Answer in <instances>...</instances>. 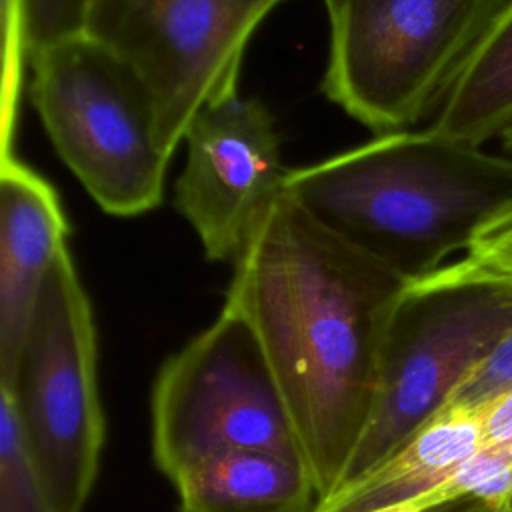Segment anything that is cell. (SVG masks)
<instances>
[{
	"label": "cell",
	"mask_w": 512,
	"mask_h": 512,
	"mask_svg": "<svg viewBox=\"0 0 512 512\" xmlns=\"http://www.w3.org/2000/svg\"><path fill=\"white\" fill-rule=\"evenodd\" d=\"M408 282L316 224L284 190L234 262L224 306L256 334L322 502L370 418Z\"/></svg>",
	"instance_id": "obj_1"
},
{
	"label": "cell",
	"mask_w": 512,
	"mask_h": 512,
	"mask_svg": "<svg viewBox=\"0 0 512 512\" xmlns=\"http://www.w3.org/2000/svg\"><path fill=\"white\" fill-rule=\"evenodd\" d=\"M282 190L332 236L414 282L512 210V160L432 128L402 130L288 170Z\"/></svg>",
	"instance_id": "obj_2"
},
{
	"label": "cell",
	"mask_w": 512,
	"mask_h": 512,
	"mask_svg": "<svg viewBox=\"0 0 512 512\" xmlns=\"http://www.w3.org/2000/svg\"><path fill=\"white\" fill-rule=\"evenodd\" d=\"M510 330L512 278L470 256L408 282L386 330L374 406L340 488L432 420Z\"/></svg>",
	"instance_id": "obj_3"
},
{
	"label": "cell",
	"mask_w": 512,
	"mask_h": 512,
	"mask_svg": "<svg viewBox=\"0 0 512 512\" xmlns=\"http://www.w3.org/2000/svg\"><path fill=\"white\" fill-rule=\"evenodd\" d=\"M324 94L378 134L438 114L510 0H324Z\"/></svg>",
	"instance_id": "obj_4"
},
{
	"label": "cell",
	"mask_w": 512,
	"mask_h": 512,
	"mask_svg": "<svg viewBox=\"0 0 512 512\" xmlns=\"http://www.w3.org/2000/svg\"><path fill=\"white\" fill-rule=\"evenodd\" d=\"M30 64L40 122L92 200L114 216L156 208L172 156L130 66L86 32L42 48Z\"/></svg>",
	"instance_id": "obj_5"
},
{
	"label": "cell",
	"mask_w": 512,
	"mask_h": 512,
	"mask_svg": "<svg viewBox=\"0 0 512 512\" xmlns=\"http://www.w3.org/2000/svg\"><path fill=\"white\" fill-rule=\"evenodd\" d=\"M14 402L34 466L60 512H82L100 468L104 412L96 326L68 246L40 290L14 376Z\"/></svg>",
	"instance_id": "obj_6"
},
{
	"label": "cell",
	"mask_w": 512,
	"mask_h": 512,
	"mask_svg": "<svg viewBox=\"0 0 512 512\" xmlns=\"http://www.w3.org/2000/svg\"><path fill=\"white\" fill-rule=\"evenodd\" d=\"M150 412L152 454L170 482L226 450H268L304 460L262 346L228 306L162 364Z\"/></svg>",
	"instance_id": "obj_7"
},
{
	"label": "cell",
	"mask_w": 512,
	"mask_h": 512,
	"mask_svg": "<svg viewBox=\"0 0 512 512\" xmlns=\"http://www.w3.org/2000/svg\"><path fill=\"white\" fill-rule=\"evenodd\" d=\"M280 0H92L84 32L148 90L172 156L192 118L238 90L246 44Z\"/></svg>",
	"instance_id": "obj_8"
},
{
	"label": "cell",
	"mask_w": 512,
	"mask_h": 512,
	"mask_svg": "<svg viewBox=\"0 0 512 512\" xmlns=\"http://www.w3.org/2000/svg\"><path fill=\"white\" fill-rule=\"evenodd\" d=\"M174 206L214 262H236L284 188L288 170L268 108L224 94L192 118Z\"/></svg>",
	"instance_id": "obj_9"
},
{
	"label": "cell",
	"mask_w": 512,
	"mask_h": 512,
	"mask_svg": "<svg viewBox=\"0 0 512 512\" xmlns=\"http://www.w3.org/2000/svg\"><path fill=\"white\" fill-rule=\"evenodd\" d=\"M66 236L68 222L50 182L14 154H2L0 382L14 376L40 290Z\"/></svg>",
	"instance_id": "obj_10"
},
{
	"label": "cell",
	"mask_w": 512,
	"mask_h": 512,
	"mask_svg": "<svg viewBox=\"0 0 512 512\" xmlns=\"http://www.w3.org/2000/svg\"><path fill=\"white\" fill-rule=\"evenodd\" d=\"M482 446L476 408L444 406L400 448L316 512H412Z\"/></svg>",
	"instance_id": "obj_11"
},
{
	"label": "cell",
	"mask_w": 512,
	"mask_h": 512,
	"mask_svg": "<svg viewBox=\"0 0 512 512\" xmlns=\"http://www.w3.org/2000/svg\"><path fill=\"white\" fill-rule=\"evenodd\" d=\"M180 512H316L322 496L308 464L268 450H226L180 472Z\"/></svg>",
	"instance_id": "obj_12"
},
{
	"label": "cell",
	"mask_w": 512,
	"mask_h": 512,
	"mask_svg": "<svg viewBox=\"0 0 512 512\" xmlns=\"http://www.w3.org/2000/svg\"><path fill=\"white\" fill-rule=\"evenodd\" d=\"M512 122V0L492 22L432 130L474 146L500 136Z\"/></svg>",
	"instance_id": "obj_13"
},
{
	"label": "cell",
	"mask_w": 512,
	"mask_h": 512,
	"mask_svg": "<svg viewBox=\"0 0 512 512\" xmlns=\"http://www.w3.org/2000/svg\"><path fill=\"white\" fill-rule=\"evenodd\" d=\"M0 512H60L34 466L6 390H0Z\"/></svg>",
	"instance_id": "obj_14"
},
{
	"label": "cell",
	"mask_w": 512,
	"mask_h": 512,
	"mask_svg": "<svg viewBox=\"0 0 512 512\" xmlns=\"http://www.w3.org/2000/svg\"><path fill=\"white\" fill-rule=\"evenodd\" d=\"M92 0H6L8 44L18 60L84 32Z\"/></svg>",
	"instance_id": "obj_15"
},
{
	"label": "cell",
	"mask_w": 512,
	"mask_h": 512,
	"mask_svg": "<svg viewBox=\"0 0 512 512\" xmlns=\"http://www.w3.org/2000/svg\"><path fill=\"white\" fill-rule=\"evenodd\" d=\"M512 496V454L480 446L412 512H428L446 504L476 500L500 512Z\"/></svg>",
	"instance_id": "obj_16"
},
{
	"label": "cell",
	"mask_w": 512,
	"mask_h": 512,
	"mask_svg": "<svg viewBox=\"0 0 512 512\" xmlns=\"http://www.w3.org/2000/svg\"><path fill=\"white\" fill-rule=\"evenodd\" d=\"M466 256L512 278V210L490 222L472 242Z\"/></svg>",
	"instance_id": "obj_17"
},
{
	"label": "cell",
	"mask_w": 512,
	"mask_h": 512,
	"mask_svg": "<svg viewBox=\"0 0 512 512\" xmlns=\"http://www.w3.org/2000/svg\"><path fill=\"white\" fill-rule=\"evenodd\" d=\"M482 446L512 454V388L476 406Z\"/></svg>",
	"instance_id": "obj_18"
},
{
	"label": "cell",
	"mask_w": 512,
	"mask_h": 512,
	"mask_svg": "<svg viewBox=\"0 0 512 512\" xmlns=\"http://www.w3.org/2000/svg\"><path fill=\"white\" fill-rule=\"evenodd\" d=\"M428 512H492L488 506H484L482 502L476 500H462V502H454V504H446Z\"/></svg>",
	"instance_id": "obj_19"
},
{
	"label": "cell",
	"mask_w": 512,
	"mask_h": 512,
	"mask_svg": "<svg viewBox=\"0 0 512 512\" xmlns=\"http://www.w3.org/2000/svg\"><path fill=\"white\" fill-rule=\"evenodd\" d=\"M500 140H502V144L506 146V148H512V122L500 132V136H498Z\"/></svg>",
	"instance_id": "obj_20"
},
{
	"label": "cell",
	"mask_w": 512,
	"mask_h": 512,
	"mask_svg": "<svg viewBox=\"0 0 512 512\" xmlns=\"http://www.w3.org/2000/svg\"><path fill=\"white\" fill-rule=\"evenodd\" d=\"M500 512H512V496H510V500L504 504V508Z\"/></svg>",
	"instance_id": "obj_21"
}]
</instances>
